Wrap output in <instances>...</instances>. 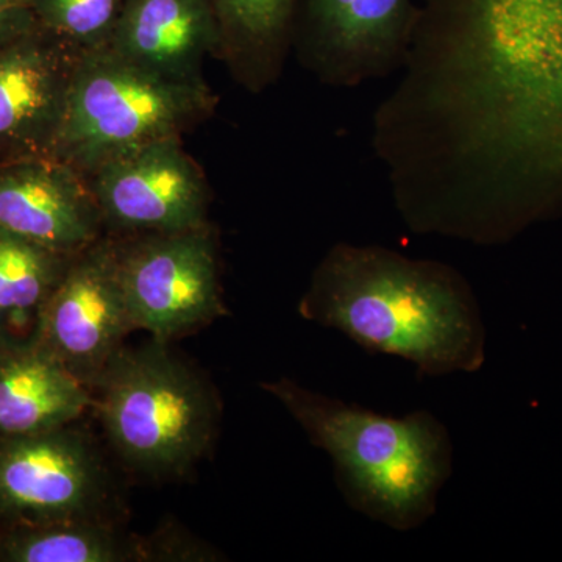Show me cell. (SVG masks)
I'll use <instances>...</instances> for the list:
<instances>
[{
    "label": "cell",
    "instance_id": "obj_6",
    "mask_svg": "<svg viewBox=\"0 0 562 562\" xmlns=\"http://www.w3.org/2000/svg\"><path fill=\"white\" fill-rule=\"evenodd\" d=\"M135 330L122 290L117 244L101 238L74 255L36 313L31 335L88 387Z\"/></svg>",
    "mask_w": 562,
    "mask_h": 562
},
{
    "label": "cell",
    "instance_id": "obj_1",
    "mask_svg": "<svg viewBox=\"0 0 562 562\" xmlns=\"http://www.w3.org/2000/svg\"><path fill=\"white\" fill-rule=\"evenodd\" d=\"M305 319L425 376L479 372L486 327L471 284L452 266L380 246L336 244L299 305Z\"/></svg>",
    "mask_w": 562,
    "mask_h": 562
},
{
    "label": "cell",
    "instance_id": "obj_11",
    "mask_svg": "<svg viewBox=\"0 0 562 562\" xmlns=\"http://www.w3.org/2000/svg\"><path fill=\"white\" fill-rule=\"evenodd\" d=\"M103 217L83 173L57 157L0 161V228L77 255L102 238Z\"/></svg>",
    "mask_w": 562,
    "mask_h": 562
},
{
    "label": "cell",
    "instance_id": "obj_12",
    "mask_svg": "<svg viewBox=\"0 0 562 562\" xmlns=\"http://www.w3.org/2000/svg\"><path fill=\"white\" fill-rule=\"evenodd\" d=\"M109 49L176 83L206 87L202 66L222 50L210 0H124Z\"/></svg>",
    "mask_w": 562,
    "mask_h": 562
},
{
    "label": "cell",
    "instance_id": "obj_14",
    "mask_svg": "<svg viewBox=\"0 0 562 562\" xmlns=\"http://www.w3.org/2000/svg\"><path fill=\"white\" fill-rule=\"evenodd\" d=\"M222 36V50L254 88L279 72L295 33L301 0H210Z\"/></svg>",
    "mask_w": 562,
    "mask_h": 562
},
{
    "label": "cell",
    "instance_id": "obj_7",
    "mask_svg": "<svg viewBox=\"0 0 562 562\" xmlns=\"http://www.w3.org/2000/svg\"><path fill=\"white\" fill-rule=\"evenodd\" d=\"M85 177L103 224L113 231L150 235L206 227L205 180L180 136L122 151Z\"/></svg>",
    "mask_w": 562,
    "mask_h": 562
},
{
    "label": "cell",
    "instance_id": "obj_5",
    "mask_svg": "<svg viewBox=\"0 0 562 562\" xmlns=\"http://www.w3.org/2000/svg\"><path fill=\"white\" fill-rule=\"evenodd\" d=\"M116 244L122 290L135 330L166 342L225 313L209 225Z\"/></svg>",
    "mask_w": 562,
    "mask_h": 562
},
{
    "label": "cell",
    "instance_id": "obj_9",
    "mask_svg": "<svg viewBox=\"0 0 562 562\" xmlns=\"http://www.w3.org/2000/svg\"><path fill=\"white\" fill-rule=\"evenodd\" d=\"M417 18L419 0H301L295 32L322 80L358 87L408 58Z\"/></svg>",
    "mask_w": 562,
    "mask_h": 562
},
{
    "label": "cell",
    "instance_id": "obj_17",
    "mask_svg": "<svg viewBox=\"0 0 562 562\" xmlns=\"http://www.w3.org/2000/svg\"><path fill=\"white\" fill-rule=\"evenodd\" d=\"M124 0H35L36 24L74 49L91 52L110 44Z\"/></svg>",
    "mask_w": 562,
    "mask_h": 562
},
{
    "label": "cell",
    "instance_id": "obj_19",
    "mask_svg": "<svg viewBox=\"0 0 562 562\" xmlns=\"http://www.w3.org/2000/svg\"><path fill=\"white\" fill-rule=\"evenodd\" d=\"M524 16L541 22L562 35V0H498Z\"/></svg>",
    "mask_w": 562,
    "mask_h": 562
},
{
    "label": "cell",
    "instance_id": "obj_15",
    "mask_svg": "<svg viewBox=\"0 0 562 562\" xmlns=\"http://www.w3.org/2000/svg\"><path fill=\"white\" fill-rule=\"evenodd\" d=\"M143 557L92 517L16 525L0 531V562H122Z\"/></svg>",
    "mask_w": 562,
    "mask_h": 562
},
{
    "label": "cell",
    "instance_id": "obj_8",
    "mask_svg": "<svg viewBox=\"0 0 562 562\" xmlns=\"http://www.w3.org/2000/svg\"><path fill=\"white\" fill-rule=\"evenodd\" d=\"M102 487L98 454L72 424L0 439V531L91 517Z\"/></svg>",
    "mask_w": 562,
    "mask_h": 562
},
{
    "label": "cell",
    "instance_id": "obj_2",
    "mask_svg": "<svg viewBox=\"0 0 562 562\" xmlns=\"http://www.w3.org/2000/svg\"><path fill=\"white\" fill-rule=\"evenodd\" d=\"M265 390L330 454L336 484L351 509L395 531L416 530L435 516L453 471L452 439L438 417L425 409L383 416L291 380Z\"/></svg>",
    "mask_w": 562,
    "mask_h": 562
},
{
    "label": "cell",
    "instance_id": "obj_3",
    "mask_svg": "<svg viewBox=\"0 0 562 562\" xmlns=\"http://www.w3.org/2000/svg\"><path fill=\"white\" fill-rule=\"evenodd\" d=\"M92 387L111 443L140 471H184L210 446L217 420L214 395L158 339L138 350L121 347Z\"/></svg>",
    "mask_w": 562,
    "mask_h": 562
},
{
    "label": "cell",
    "instance_id": "obj_18",
    "mask_svg": "<svg viewBox=\"0 0 562 562\" xmlns=\"http://www.w3.org/2000/svg\"><path fill=\"white\" fill-rule=\"evenodd\" d=\"M35 0H0V47L35 29Z\"/></svg>",
    "mask_w": 562,
    "mask_h": 562
},
{
    "label": "cell",
    "instance_id": "obj_10",
    "mask_svg": "<svg viewBox=\"0 0 562 562\" xmlns=\"http://www.w3.org/2000/svg\"><path fill=\"white\" fill-rule=\"evenodd\" d=\"M80 57L40 25L0 47V161L54 157Z\"/></svg>",
    "mask_w": 562,
    "mask_h": 562
},
{
    "label": "cell",
    "instance_id": "obj_4",
    "mask_svg": "<svg viewBox=\"0 0 562 562\" xmlns=\"http://www.w3.org/2000/svg\"><path fill=\"white\" fill-rule=\"evenodd\" d=\"M211 109L206 87L176 83L114 54H81L54 157L83 176L114 155L180 133Z\"/></svg>",
    "mask_w": 562,
    "mask_h": 562
},
{
    "label": "cell",
    "instance_id": "obj_13",
    "mask_svg": "<svg viewBox=\"0 0 562 562\" xmlns=\"http://www.w3.org/2000/svg\"><path fill=\"white\" fill-rule=\"evenodd\" d=\"M92 405L87 384L31 333L0 331V439L66 427Z\"/></svg>",
    "mask_w": 562,
    "mask_h": 562
},
{
    "label": "cell",
    "instance_id": "obj_16",
    "mask_svg": "<svg viewBox=\"0 0 562 562\" xmlns=\"http://www.w3.org/2000/svg\"><path fill=\"white\" fill-rule=\"evenodd\" d=\"M72 258L0 228V331L11 333L14 317L35 322Z\"/></svg>",
    "mask_w": 562,
    "mask_h": 562
}]
</instances>
